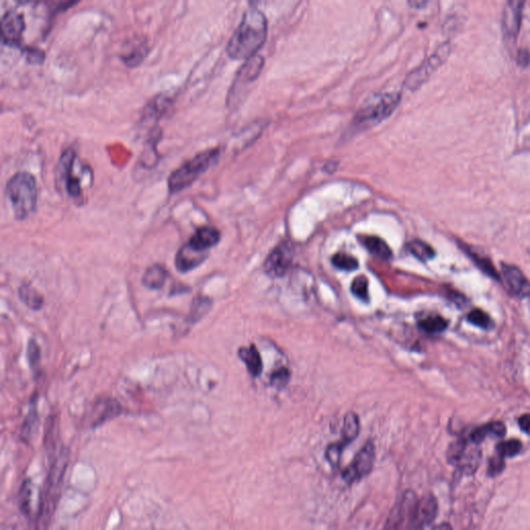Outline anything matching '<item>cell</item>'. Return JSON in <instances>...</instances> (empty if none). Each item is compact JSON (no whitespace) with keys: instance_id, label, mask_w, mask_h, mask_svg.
I'll use <instances>...</instances> for the list:
<instances>
[{"instance_id":"6da1fadb","label":"cell","mask_w":530,"mask_h":530,"mask_svg":"<svg viewBox=\"0 0 530 530\" xmlns=\"http://www.w3.org/2000/svg\"><path fill=\"white\" fill-rule=\"evenodd\" d=\"M266 36L267 23L264 13L257 8H250L228 43V55L233 59L248 61L264 46Z\"/></svg>"},{"instance_id":"7a4b0ae2","label":"cell","mask_w":530,"mask_h":530,"mask_svg":"<svg viewBox=\"0 0 530 530\" xmlns=\"http://www.w3.org/2000/svg\"><path fill=\"white\" fill-rule=\"evenodd\" d=\"M66 467H68V453L63 448L59 457H56L51 464L48 480L40 497V510L36 519V530L48 529L59 500Z\"/></svg>"},{"instance_id":"3957f363","label":"cell","mask_w":530,"mask_h":530,"mask_svg":"<svg viewBox=\"0 0 530 530\" xmlns=\"http://www.w3.org/2000/svg\"><path fill=\"white\" fill-rule=\"evenodd\" d=\"M6 190L16 220L22 221L36 211L38 187L36 179L31 173H15L6 183Z\"/></svg>"},{"instance_id":"277c9868","label":"cell","mask_w":530,"mask_h":530,"mask_svg":"<svg viewBox=\"0 0 530 530\" xmlns=\"http://www.w3.org/2000/svg\"><path fill=\"white\" fill-rule=\"evenodd\" d=\"M221 156L219 149H206L175 169L168 177V189L171 194L179 193L193 185L211 166L217 163Z\"/></svg>"},{"instance_id":"5b68a950","label":"cell","mask_w":530,"mask_h":530,"mask_svg":"<svg viewBox=\"0 0 530 530\" xmlns=\"http://www.w3.org/2000/svg\"><path fill=\"white\" fill-rule=\"evenodd\" d=\"M401 100L399 93H386L377 96L363 107L356 116V125L361 128H371L378 125L396 110Z\"/></svg>"},{"instance_id":"8992f818","label":"cell","mask_w":530,"mask_h":530,"mask_svg":"<svg viewBox=\"0 0 530 530\" xmlns=\"http://www.w3.org/2000/svg\"><path fill=\"white\" fill-rule=\"evenodd\" d=\"M418 498L407 490L388 515L384 530H412L416 527Z\"/></svg>"},{"instance_id":"52a82bcc","label":"cell","mask_w":530,"mask_h":530,"mask_svg":"<svg viewBox=\"0 0 530 530\" xmlns=\"http://www.w3.org/2000/svg\"><path fill=\"white\" fill-rule=\"evenodd\" d=\"M450 54V43H444V45L439 47L435 52L432 54V56L429 57L420 68L414 70L409 76L407 77L405 81V86L408 89H418L422 86L434 72L439 68L442 63H446V59H448Z\"/></svg>"},{"instance_id":"ba28073f","label":"cell","mask_w":530,"mask_h":530,"mask_svg":"<svg viewBox=\"0 0 530 530\" xmlns=\"http://www.w3.org/2000/svg\"><path fill=\"white\" fill-rule=\"evenodd\" d=\"M375 461V446L372 441H367L362 450L354 457L352 463L343 471V478L347 482H354L365 478L371 472Z\"/></svg>"},{"instance_id":"9c48e42d","label":"cell","mask_w":530,"mask_h":530,"mask_svg":"<svg viewBox=\"0 0 530 530\" xmlns=\"http://www.w3.org/2000/svg\"><path fill=\"white\" fill-rule=\"evenodd\" d=\"M75 160H76V153L72 147H68L61 153L57 169H59V177L65 181L68 195L70 197L78 199L82 196V188H81L80 179L73 175Z\"/></svg>"},{"instance_id":"30bf717a","label":"cell","mask_w":530,"mask_h":530,"mask_svg":"<svg viewBox=\"0 0 530 530\" xmlns=\"http://www.w3.org/2000/svg\"><path fill=\"white\" fill-rule=\"evenodd\" d=\"M25 29L24 17L15 10L4 13L1 18V40L8 46L20 47Z\"/></svg>"},{"instance_id":"8fae6325","label":"cell","mask_w":530,"mask_h":530,"mask_svg":"<svg viewBox=\"0 0 530 530\" xmlns=\"http://www.w3.org/2000/svg\"><path fill=\"white\" fill-rule=\"evenodd\" d=\"M292 262L289 245L283 243L275 248L264 262V271L271 277H282L287 273Z\"/></svg>"},{"instance_id":"7c38bea8","label":"cell","mask_w":530,"mask_h":530,"mask_svg":"<svg viewBox=\"0 0 530 530\" xmlns=\"http://www.w3.org/2000/svg\"><path fill=\"white\" fill-rule=\"evenodd\" d=\"M501 268L506 287L514 296L519 298L530 296V281L519 267L503 264Z\"/></svg>"},{"instance_id":"4fadbf2b","label":"cell","mask_w":530,"mask_h":530,"mask_svg":"<svg viewBox=\"0 0 530 530\" xmlns=\"http://www.w3.org/2000/svg\"><path fill=\"white\" fill-rule=\"evenodd\" d=\"M523 6H524V2L520 0H510L504 6L502 25H503L506 38L510 40H516L520 33Z\"/></svg>"},{"instance_id":"5bb4252c","label":"cell","mask_w":530,"mask_h":530,"mask_svg":"<svg viewBox=\"0 0 530 530\" xmlns=\"http://www.w3.org/2000/svg\"><path fill=\"white\" fill-rule=\"evenodd\" d=\"M220 239H221V233L219 230L204 226V227H200L196 230V232L192 235L191 238L188 241V245L195 251L205 253L206 250L215 247L219 243Z\"/></svg>"},{"instance_id":"9a60e30c","label":"cell","mask_w":530,"mask_h":530,"mask_svg":"<svg viewBox=\"0 0 530 530\" xmlns=\"http://www.w3.org/2000/svg\"><path fill=\"white\" fill-rule=\"evenodd\" d=\"M206 258V254L195 251L188 243H186L177 252L176 257H175V266L179 273H188V271H193L196 267H198Z\"/></svg>"},{"instance_id":"2e32d148","label":"cell","mask_w":530,"mask_h":530,"mask_svg":"<svg viewBox=\"0 0 530 530\" xmlns=\"http://www.w3.org/2000/svg\"><path fill=\"white\" fill-rule=\"evenodd\" d=\"M149 53V45L146 40H143L142 36L134 38L130 42L129 46L126 48L121 54V59L130 68L140 65Z\"/></svg>"},{"instance_id":"e0dca14e","label":"cell","mask_w":530,"mask_h":530,"mask_svg":"<svg viewBox=\"0 0 530 530\" xmlns=\"http://www.w3.org/2000/svg\"><path fill=\"white\" fill-rule=\"evenodd\" d=\"M437 513L438 502L434 495L428 494L418 499L416 527L431 524L437 517Z\"/></svg>"},{"instance_id":"ac0fdd59","label":"cell","mask_w":530,"mask_h":530,"mask_svg":"<svg viewBox=\"0 0 530 530\" xmlns=\"http://www.w3.org/2000/svg\"><path fill=\"white\" fill-rule=\"evenodd\" d=\"M171 99L165 95H158L149 100L143 110V121H159L168 110Z\"/></svg>"},{"instance_id":"d6986e66","label":"cell","mask_w":530,"mask_h":530,"mask_svg":"<svg viewBox=\"0 0 530 530\" xmlns=\"http://www.w3.org/2000/svg\"><path fill=\"white\" fill-rule=\"evenodd\" d=\"M121 412V405L115 400L107 399L105 401H100V403H97L95 407V418H93V426L96 427L104 424L107 421L119 416Z\"/></svg>"},{"instance_id":"ffe728a7","label":"cell","mask_w":530,"mask_h":530,"mask_svg":"<svg viewBox=\"0 0 530 530\" xmlns=\"http://www.w3.org/2000/svg\"><path fill=\"white\" fill-rule=\"evenodd\" d=\"M238 356L247 365L251 375L254 377L260 375L262 371V360L255 345H251L249 348H241Z\"/></svg>"},{"instance_id":"44dd1931","label":"cell","mask_w":530,"mask_h":530,"mask_svg":"<svg viewBox=\"0 0 530 530\" xmlns=\"http://www.w3.org/2000/svg\"><path fill=\"white\" fill-rule=\"evenodd\" d=\"M264 59L257 56V55L248 59L237 74V81L238 82H252V81L255 80L259 76L260 72L264 68Z\"/></svg>"},{"instance_id":"7402d4cb","label":"cell","mask_w":530,"mask_h":530,"mask_svg":"<svg viewBox=\"0 0 530 530\" xmlns=\"http://www.w3.org/2000/svg\"><path fill=\"white\" fill-rule=\"evenodd\" d=\"M361 241L363 245L371 252L374 255L377 257L381 258V259H391L392 258V250L388 247V243L380 238L378 236H373V235H365V236L361 237Z\"/></svg>"},{"instance_id":"603a6c76","label":"cell","mask_w":530,"mask_h":530,"mask_svg":"<svg viewBox=\"0 0 530 530\" xmlns=\"http://www.w3.org/2000/svg\"><path fill=\"white\" fill-rule=\"evenodd\" d=\"M506 433V428L501 422H493L490 424L484 425L478 427L476 430L472 431L470 438L474 444H480L484 441L488 436H495V437H503Z\"/></svg>"},{"instance_id":"cb8c5ba5","label":"cell","mask_w":530,"mask_h":530,"mask_svg":"<svg viewBox=\"0 0 530 530\" xmlns=\"http://www.w3.org/2000/svg\"><path fill=\"white\" fill-rule=\"evenodd\" d=\"M167 271L161 264H153L147 268L143 277V284L149 289H160L165 284Z\"/></svg>"},{"instance_id":"d4e9b609","label":"cell","mask_w":530,"mask_h":530,"mask_svg":"<svg viewBox=\"0 0 530 530\" xmlns=\"http://www.w3.org/2000/svg\"><path fill=\"white\" fill-rule=\"evenodd\" d=\"M211 305H213V301H211V299L206 298V296H199L197 298H194L189 316L187 318L188 321L193 324L200 321L209 313Z\"/></svg>"},{"instance_id":"484cf974","label":"cell","mask_w":530,"mask_h":530,"mask_svg":"<svg viewBox=\"0 0 530 530\" xmlns=\"http://www.w3.org/2000/svg\"><path fill=\"white\" fill-rule=\"evenodd\" d=\"M360 433V421L358 416L354 412H348L344 418L343 429H342V435H343V444H347L354 441L358 437Z\"/></svg>"},{"instance_id":"4316f807","label":"cell","mask_w":530,"mask_h":530,"mask_svg":"<svg viewBox=\"0 0 530 530\" xmlns=\"http://www.w3.org/2000/svg\"><path fill=\"white\" fill-rule=\"evenodd\" d=\"M19 298L31 310H40L43 305L42 296L29 284H23L19 288Z\"/></svg>"},{"instance_id":"83f0119b","label":"cell","mask_w":530,"mask_h":530,"mask_svg":"<svg viewBox=\"0 0 530 530\" xmlns=\"http://www.w3.org/2000/svg\"><path fill=\"white\" fill-rule=\"evenodd\" d=\"M408 249H409L410 253L416 256L421 262H427L435 256V251H434L433 248L425 241H420V239H414V241H410L408 243Z\"/></svg>"},{"instance_id":"f1b7e54d","label":"cell","mask_w":530,"mask_h":530,"mask_svg":"<svg viewBox=\"0 0 530 530\" xmlns=\"http://www.w3.org/2000/svg\"><path fill=\"white\" fill-rule=\"evenodd\" d=\"M480 452L478 450H472L469 452H466L463 458L461 459L459 462L458 467L463 474L471 476L478 469V464L480 461Z\"/></svg>"},{"instance_id":"f546056e","label":"cell","mask_w":530,"mask_h":530,"mask_svg":"<svg viewBox=\"0 0 530 530\" xmlns=\"http://www.w3.org/2000/svg\"><path fill=\"white\" fill-rule=\"evenodd\" d=\"M418 324L421 328L431 333H440L448 328V321L441 316L434 315V314L421 319Z\"/></svg>"},{"instance_id":"4dcf8cb0","label":"cell","mask_w":530,"mask_h":530,"mask_svg":"<svg viewBox=\"0 0 530 530\" xmlns=\"http://www.w3.org/2000/svg\"><path fill=\"white\" fill-rule=\"evenodd\" d=\"M522 450V442L518 439H510L497 444V452L502 458L517 456Z\"/></svg>"},{"instance_id":"1f68e13d","label":"cell","mask_w":530,"mask_h":530,"mask_svg":"<svg viewBox=\"0 0 530 530\" xmlns=\"http://www.w3.org/2000/svg\"><path fill=\"white\" fill-rule=\"evenodd\" d=\"M466 448H467V442L464 438H460V439L453 442L448 448V453H446V459H448V463L452 464V465H458L465 455Z\"/></svg>"},{"instance_id":"d6a6232c","label":"cell","mask_w":530,"mask_h":530,"mask_svg":"<svg viewBox=\"0 0 530 530\" xmlns=\"http://www.w3.org/2000/svg\"><path fill=\"white\" fill-rule=\"evenodd\" d=\"M467 319L470 324L480 328H491L493 326V321L491 320L490 316L480 309L470 312L468 314Z\"/></svg>"},{"instance_id":"836d02e7","label":"cell","mask_w":530,"mask_h":530,"mask_svg":"<svg viewBox=\"0 0 530 530\" xmlns=\"http://www.w3.org/2000/svg\"><path fill=\"white\" fill-rule=\"evenodd\" d=\"M331 262H333V264L335 267L344 269V271H354V269L358 267V260L354 256H350L345 253L335 254Z\"/></svg>"},{"instance_id":"e575fe53","label":"cell","mask_w":530,"mask_h":530,"mask_svg":"<svg viewBox=\"0 0 530 530\" xmlns=\"http://www.w3.org/2000/svg\"><path fill=\"white\" fill-rule=\"evenodd\" d=\"M464 248H465L466 252L469 254L471 259H474V262L478 264V266L480 267L484 273H486L487 275H491V277L495 278V279H499L497 271H495L494 266L491 264L490 260L487 259L484 256L478 255V254L474 253L471 250H468L466 247Z\"/></svg>"},{"instance_id":"d590c367","label":"cell","mask_w":530,"mask_h":530,"mask_svg":"<svg viewBox=\"0 0 530 530\" xmlns=\"http://www.w3.org/2000/svg\"><path fill=\"white\" fill-rule=\"evenodd\" d=\"M368 285H369V282H368L367 278L365 275H358L351 283L352 294L358 296V298L367 301L369 299Z\"/></svg>"},{"instance_id":"8d00e7d4","label":"cell","mask_w":530,"mask_h":530,"mask_svg":"<svg viewBox=\"0 0 530 530\" xmlns=\"http://www.w3.org/2000/svg\"><path fill=\"white\" fill-rule=\"evenodd\" d=\"M38 424V414H36V403L33 404V408H31V412L25 420L22 428V437L24 440L31 439L33 431L36 429Z\"/></svg>"},{"instance_id":"74e56055","label":"cell","mask_w":530,"mask_h":530,"mask_svg":"<svg viewBox=\"0 0 530 530\" xmlns=\"http://www.w3.org/2000/svg\"><path fill=\"white\" fill-rule=\"evenodd\" d=\"M31 484L29 480L23 482L22 487H21L20 498V508L22 510L23 514L29 515V510H31Z\"/></svg>"},{"instance_id":"f35d334b","label":"cell","mask_w":530,"mask_h":530,"mask_svg":"<svg viewBox=\"0 0 530 530\" xmlns=\"http://www.w3.org/2000/svg\"><path fill=\"white\" fill-rule=\"evenodd\" d=\"M27 360L33 370H36L38 365H40V350L34 340H31L27 345Z\"/></svg>"},{"instance_id":"ab89813d","label":"cell","mask_w":530,"mask_h":530,"mask_svg":"<svg viewBox=\"0 0 530 530\" xmlns=\"http://www.w3.org/2000/svg\"><path fill=\"white\" fill-rule=\"evenodd\" d=\"M27 61L33 65H40L45 59V52L40 49L34 48V47H21Z\"/></svg>"},{"instance_id":"60d3db41","label":"cell","mask_w":530,"mask_h":530,"mask_svg":"<svg viewBox=\"0 0 530 530\" xmlns=\"http://www.w3.org/2000/svg\"><path fill=\"white\" fill-rule=\"evenodd\" d=\"M506 468V462H504V458H502L499 455H495L492 458L489 460L488 463V476H497L498 474H501Z\"/></svg>"},{"instance_id":"b9f144b4","label":"cell","mask_w":530,"mask_h":530,"mask_svg":"<svg viewBox=\"0 0 530 530\" xmlns=\"http://www.w3.org/2000/svg\"><path fill=\"white\" fill-rule=\"evenodd\" d=\"M345 444L343 442L341 444H331L326 450V459L331 465L337 466L340 462V458H341L342 450H343Z\"/></svg>"},{"instance_id":"7bdbcfd3","label":"cell","mask_w":530,"mask_h":530,"mask_svg":"<svg viewBox=\"0 0 530 530\" xmlns=\"http://www.w3.org/2000/svg\"><path fill=\"white\" fill-rule=\"evenodd\" d=\"M288 380H289V373H288V370L285 369V368L278 370L271 376V384L279 388L285 386L287 384Z\"/></svg>"},{"instance_id":"ee69618b","label":"cell","mask_w":530,"mask_h":530,"mask_svg":"<svg viewBox=\"0 0 530 530\" xmlns=\"http://www.w3.org/2000/svg\"><path fill=\"white\" fill-rule=\"evenodd\" d=\"M518 424L521 430L530 436V414H525L521 416L519 418Z\"/></svg>"},{"instance_id":"f6af8a7d","label":"cell","mask_w":530,"mask_h":530,"mask_svg":"<svg viewBox=\"0 0 530 530\" xmlns=\"http://www.w3.org/2000/svg\"><path fill=\"white\" fill-rule=\"evenodd\" d=\"M518 63L519 65L522 66H527L529 65L530 63V53L529 50H527V49H522V50H519L518 52Z\"/></svg>"},{"instance_id":"bcb514c9","label":"cell","mask_w":530,"mask_h":530,"mask_svg":"<svg viewBox=\"0 0 530 530\" xmlns=\"http://www.w3.org/2000/svg\"><path fill=\"white\" fill-rule=\"evenodd\" d=\"M432 530H453V527L448 523H441V524L436 525Z\"/></svg>"}]
</instances>
